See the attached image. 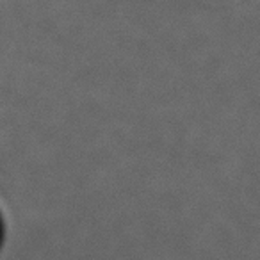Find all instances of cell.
I'll use <instances>...</instances> for the list:
<instances>
[{
    "label": "cell",
    "instance_id": "1",
    "mask_svg": "<svg viewBox=\"0 0 260 260\" xmlns=\"http://www.w3.org/2000/svg\"><path fill=\"white\" fill-rule=\"evenodd\" d=\"M2 239H4V224H2V219H0V244H2Z\"/></svg>",
    "mask_w": 260,
    "mask_h": 260
}]
</instances>
